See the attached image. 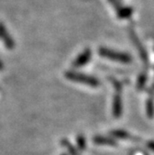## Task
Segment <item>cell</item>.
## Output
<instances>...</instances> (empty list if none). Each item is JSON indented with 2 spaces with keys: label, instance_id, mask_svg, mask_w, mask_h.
I'll return each instance as SVG.
<instances>
[{
  "label": "cell",
  "instance_id": "1",
  "mask_svg": "<svg viewBox=\"0 0 154 155\" xmlns=\"http://www.w3.org/2000/svg\"><path fill=\"white\" fill-rule=\"evenodd\" d=\"M97 52H99V55L101 56L102 58H105L110 61H113L121 63H130L132 61V57L129 54L115 51L108 48H100Z\"/></svg>",
  "mask_w": 154,
  "mask_h": 155
},
{
  "label": "cell",
  "instance_id": "2",
  "mask_svg": "<svg viewBox=\"0 0 154 155\" xmlns=\"http://www.w3.org/2000/svg\"><path fill=\"white\" fill-rule=\"evenodd\" d=\"M65 76L71 81L88 84V86H91V87H97L100 84V81L97 78L93 77L91 75L77 73L75 71H67L65 73Z\"/></svg>",
  "mask_w": 154,
  "mask_h": 155
},
{
  "label": "cell",
  "instance_id": "3",
  "mask_svg": "<svg viewBox=\"0 0 154 155\" xmlns=\"http://www.w3.org/2000/svg\"><path fill=\"white\" fill-rule=\"evenodd\" d=\"M128 34H129L130 39L132 40V42L134 43L136 48L137 49V52H138L139 56H140V59H141L144 66L148 70L149 65V55H148V52H147L146 48H144L143 44L141 43V41L139 40L138 36L136 35V32L134 31V29H133L132 27H129L128 28Z\"/></svg>",
  "mask_w": 154,
  "mask_h": 155
},
{
  "label": "cell",
  "instance_id": "4",
  "mask_svg": "<svg viewBox=\"0 0 154 155\" xmlns=\"http://www.w3.org/2000/svg\"><path fill=\"white\" fill-rule=\"evenodd\" d=\"M109 3L115 9L117 17L122 20L129 19L133 14V8L123 5L121 0H108Z\"/></svg>",
  "mask_w": 154,
  "mask_h": 155
},
{
  "label": "cell",
  "instance_id": "5",
  "mask_svg": "<svg viewBox=\"0 0 154 155\" xmlns=\"http://www.w3.org/2000/svg\"><path fill=\"white\" fill-rule=\"evenodd\" d=\"M91 57H92V52H91V49L90 48H86L84 49V51L79 54L76 59L73 62V67L74 68H81V67H84L85 65H87L90 60H91Z\"/></svg>",
  "mask_w": 154,
  "mask_h": 155
},
{
  "label": "cell",
  "instance_id": "6",
  "mask_svg": "<svg viewBox=\"0 0 154 155\" xmlns=\"http://www.w3.org/2000/svg\"><path fill=\"white\" fill-rule=\"evenodd\" d=\"M0 39L3 41L4 45L8 49H12V48H14V47H15V42H14L13 38L9 35L4 24L1 22H0Z\"/></svg>",
  "mask_w": 154,
  "mask_h": 155
},
{
  "label": "cell",
  "instance_id": "7",
  "mask_svg": "<svg viewBox=\"0 0 154 155\" xmlns=\"http://www.w3.org/2000/svg\"><path fill=\"white\" fill-rule=\"evenodd\" d=\"M147 79H148L147 72H142L140 74V75L138 76V79H137V88L142 89L145 87L146 83H147Z\"/></svg>",
  "mask_w": 154,
  "mask_h": 155
},
{
  "label": "cell",
  "instance_id": "8",
  "mask_svg": "<svg viewBox=\"0 0 154 155\" xmlns=\"http://www.w3.org/2000/svg\"><path fill=\"white\" fill-rule=\"evenodd\" d=\"M3 67H4V66H3V63H2V61H0V70H2V69H3Z\"/></svg>",
  "mask_w": 154,
  "mask_h": 155
}]
</instances>
